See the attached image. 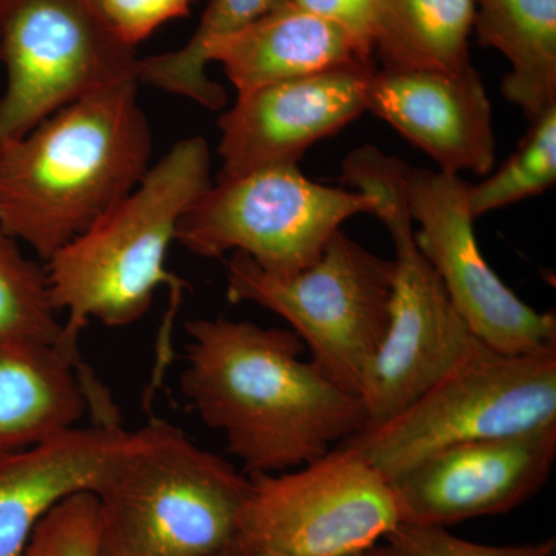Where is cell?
<instances>
[{"label": "cell", "instance_id": "obj_1", "mask_svg": "<svg viewBox=\"0 0 556 556\" xmlns=\"http://www.w3.org/2000/svg\"><path fill=\"white\" fill-rule=\"evenodd\" d=\"M186 331L182 394L248 477L305 466L364 430L361 397L302 361L294 332L225 317L195 318Z\"/></svg>", "mask_w": 556, "mask_h": 556}, {"label": "cell", "instance_id": "obj_2", "mask_svg": "<svg viewBox=\"0 0 556 556\" xmlns=\"http://www.w3.org/2000/svg\"><path fill=\"white\" fill-rule=\"evenodd\" d=\"M138 90L135 78L112 84L0 150V229L42 265L148 174L153 135Z\"/></svg>", "mask_w": 556, "mask_h": 556}, {"label": "cell", "instance_id": "obj_3", "mask_svg": "<svg viewBox=\"0 0 556 556\" xmlns=\"http://www.w3.org/2000/svg\"><path fill=\"white\" fill-rule=\"evenodd\" d=\"M206 139L172 146L126 199L46 263L50 298L65 313L64 345L79 356L78 340L90 320L109 328L137 324L161 287L188 288L167 269L179 219L211 188Z\"/></svg>", "mask_w": 556, "mask_h": 556}, {"label": "cell", "instance_id": "obj_4", "mask_svg": "<svg viewBox=\"0 0 556 556\" xmlns=\"http://www.w3.org/2000/svg\"><path fill=\"white\" fill-rule=\"evenodd\" d=\"M251 478L152 417L98 486L101 556H228Z\"/></svg>", "mask_w": 556, "mask_h": 556}, {"label": "cell", "instance_id": "obj_5", "mask_svg": "<svg viewBox=\"0 0 556 556\" xmlns=\"http://www.w3.org/2000/svg\"><path fill=\"white\" fill-rule=\"evenodd\" d=\"M394 269V260L372 254L339 229L313 265L289 276L270 274L233 252L226 266V298L285 318L308 348L309 361L361 397L390 320Z\"/></svg>", "mask_w": 556, "mask_h": 556}, {"label": "cell", "instance_id": "obj_6", "mask_svg": "<svg viewBox=\"0 0 556 556\" xmlns=\"http://www.w3.org/2000/svg\"><path fill=\"white\" fill-rule=\"evenodd\" d=\"M556 424V351L506 354L481 343L404 412L343 441L388 479L438 450Z\"/></svg>", "mask_w": 556, "mask_h": 556}, {"label": "cell", "instance_id": "obj_7", "mask_svg": "<svg viewBox=\"0 0 556 556\" xmlns=\"http://www.w3.org/2000/svg\"><path fill=\"white\" fill-rule=\"evenodd\" d=\"M378 207L367 193L311 181L299 164L266 167L211 185L179 219L177 241L207 258L243 252L289 276L313 265L345 219Z\"/></svg>", "mask_w": 556, "mask_h": 556}, {"label": "cell", "instance_id": "obj_8", "mask_svg": "<svg viewBox=\"0 0 556 556\" xmlns=\"http://www.w3.org/2000/svg\"><path fill=\"white\" fill-rule=\"evenodd\" d=\"M138 60L90 0H0V150L72 102L137 79Z\"/></svg>", "mask_w": 556, "mask_h": 556}, {"label": "cell", "instance_id": "obj_9", "mask_svg": "<svg viewBox=\"0 0 556 556\" xmlns=\"http://www.w3.org/2000/svg\"><path fill=\"white\" fill-rule=\"evenodd\" d=\"M249 478L233 552L340 556L401 525L390 479L342 445L294 470Z\"/></svg>", "mask_w": 556, "mask_h": 556}, {"label": "cell", "instance_id": "obj_10", "mask_svg": "<svg viewBox=\"0 0 556 556\" xmlns=\"http://www.w3.org/2000/svg\"><path fill=\"white\" fill-rule=\"evenodd\" d=\"M376 217L393 239L396 269L386 336L361 391L365 428L404 412L482 343L417 248L405 178L380 197Z\"/></svg>", "mask_w": 556, "mask_h": 556}, {"label": "cell", "instance_id": "obj_11", "mask_svg": "<svg viewBox=\"0 0 556 556\" xmlns=\"http://www.w3.org/2000/svg\"><path fill=\"white\" fill-rule=\"evenodd\" d=\"M416 244L450 302L482 343L506 354L556 351L554 311L540 313L506 287L481 254L468 208V182L441 170L405 172Z\"/></svg>", "mask_w": 556, "mask_h": 556}, {"label": "cell", "instance_id": "obj_12", "mask_svg": "<svg viewBox=\"0 0 556 556\" xmlns=\"http://www.w3.org/2000/svg\"><path fill=\"white\" fill-rule=\"evenodd\" d=\"M556 459V424L438 450L391 478L401 522L447 527L514 510L535 496Z\"/></svg>", "mask_w": 556, "mask_h": 556}, {"label": "cell", "instance_id": "obj_13", "mask_svg": "<svg viewBox=\"0 0 556 556\" xmlns=\"http://www.w3.org/2000/svg\"><path fill=\"white\" fill-rule=\"evenodd\" d=\"M376 67L353 64L239 94L218 121L217 181L266 167L298 164L306 150L365 112Z\"/></svg>", "mask_w": 556, "mask_h": 556}, {"label": "cell", "instance_id": "obj_14", "mask_svg": "<svg viewBox=\"0 0 556 556\" xmlns=\"http://www.w3.org/2000/svg\"><path fill=\"white\" fill-rule=\"evenodd\" d=\"M365 110L424 150L439 170L489 175L495 164L492 104L477 70L376 68Z\"/></svg>", "mask_w": 556, "mask_h": 556}, {"label": "cell", "instance_id": "obj_15", "mask_svg": "<svg viewBox=\"0 0 556 556\" xmlns=\"http://www.w3.org/2000/svg\"><path fill=\"white\" fill-rule=\"evenodd\" d=\"M129 437L119 420L93 422L0 455V556H24L51 508L76 493L97 492Z\"/></svg>", "mask_w": 556, "mask_h": 556}, {"label": "cell", "instance_id": "obj_16", "mask_svg": "<svg viewBox=\"0 0 556 556\" xmlns=\"http://www.w3.org/2000/svg\"><path fill=\"white\" fill-rule=\"evenodd\" d=\"M119 419L83 358L50 345H0V455L78 427Z\"/></svg>", "mask_w": 556, "mask_h": 556}, {"label": "cell", "instance_id": "obj_17", "mask_svg": "<svg viewBox=\"0 0 556 556\" xmlns=\"http://www.w3.org/2000/svg\"><path fill=\"white\" fill-rule=\"evenodd\" d=\"M212 61L223 65L239 94L372 62L338 25L291 2L219 42Z\"/></svg>", "mask_w": 556, "mask_h": 556}, {"label": "cell", "instance_id": "obj_18", "mask_svg": "<svg viewBox=\"0 0 556 556\" xmlns=\"http://www.w3.org/2000/svg\"><path fill=\"white\" fill-rule=\"evenodd\" d=\"M473 30L510 64L501 90L530 124L556 105V0H475Z\"/></svg>", "mask_w": 556, "mask_h": 556}, {"label": "cell", "instance_id": "obj_19", "mask_svg": "<svg viewBox=\"0 0 556 556\" xmlns=\"http://www.w3.org/2000/svg\"><path fill=\"white\" fill-rule=\"evenodd\" d=\"M475 0H376L372 51L383 68L463 72Z\"/></svg>", "mask_w": 556, "mask_h": 556}, {"label": "cell", "instance_id": "obj_20", "mask_svg": "<svg viewBox=\"0 0 556 556\" xmlns=\"http://www.w3.org/2000/svg\"><path fill=\"white\" fill-rule=\"evenodd\" d=\"M291 0H208L197 31L182 49L138 60L137 79L167 93L188 98L208 110H222L228 93L208 79L211 51Z\"/></svg>", "mask_w": 556, "mask_h": 556}, {"label": "cell", "instance_id": "obj_21", "mask_svg": "<svg viewBox=\"0 0 556 556\" xmlns=\"http://www.w3.org/2000/svg\"><path fill=\"white\" fill-rule=\"evenodd\" d=\"M0 345H50L72 354L64 345V324L51 303L46 266L28 258L2 229Z\"/></svg>", "mask_w": 556, "mask_h": 556}, {"label": "cell", "instance_id": "obj_22", "mask_svg": "<svg viewBox=\"0 0 556 556\" xmlns=\"http://www.w3.org/2000/svg\"><path fill=\"white\" fill-rule=\"evenodd\" d=\"M556 181V105L530 124L518 152L481 185H468L470 214L477 219L541 195Z\"/></svg>", "mask_w": 556, "mask_h": 556}, {"label": "cell", "instance_id": "obj_23", "mask_svg": "<svg viewBox=\"0 0 556 556\" xmlns=\"http://www.w3.org/2000/svg\"><path fill=\"white\" fill-rule=\"evenodd\" d=\"M24 556H101L94 493H76L51 508L33 532Z\"/></svg>", "mask_w": 556, "mask_h": 556}, {"label": "cell", "instance_id": "obj_24", "mask_svg": "<svg viewBox=\"0 0 556 556\" xmlns=\"http://www.w3.org/2000/svg\"><path fill=\"white\" fill-rule=\"evenodd\" d=\"M383 540L397 556H556L555 538L521 546H486L460 540L445 527L405 522Z\"/></svg>", "mask_w": 556, "mask_h": 556}, {"label": "cell", "instance_id": "obj_25", "mask_svg": "<svg viewBox=\"0 0 556 556\" xmlns=\"http://www.w3.org/2000/svg\"><path fill=\"white\" fill-rule=\"evenodd\" d=\"M126 46L135 47L172 20L188 16L195 0H90Z\"/></svg>", "mask_w": 556, "mask_h": 556}, {"label": "cell", "instance_id": "obj_26", "mask_svg": "<svg viewBox=\"0 0 556 556\" xmlns=\"http://www.w3.org/2000/svg\"><path fill=\"white\" fill-rule=\"evenodd\" d=\"M299 9L338 25L371 60L376 0H291Z\"/></svg>", "mask_w": 556, "mask_h": 556}, {"label": "cell", "instance_id": "obj_27", "mask_svg": "<svg viewBox=\"0 0 556 556\" xmlns=\"http://www.w3.org/2000/svg\"><path fill=\"white\" fill-rule=\"evenodd\" d=\"M340 556H397L394 554L393 548L388 546V544H372V546L361 548V551L350 552V554L340 555Z\"/></svg>", "mask_w": 556, "mask_h": 556}, {"label": "cell", "instance_id": "obj_28", "mask_svg": "<svg viewBox=\"0 0 556 556\" xmlns=\"http://www.w3.org/2000/svg\"><path fill=\"white\" fill-rule=\"evenodd\" d=\"M228 556H281L277 554H268V552H233Z\"/></svg>", "mask_w": 556, "mask_h": 556}]
</instances>
